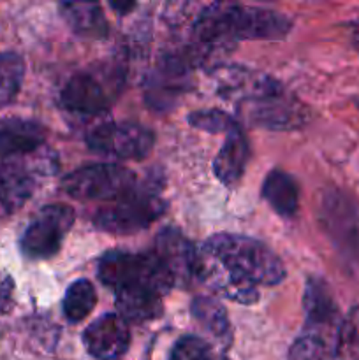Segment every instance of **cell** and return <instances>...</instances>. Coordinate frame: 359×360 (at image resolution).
<instances>
[{"label": "cell", "instance_id": "6da1fadb", "mask_svg": "<svg viewBox=\"0 0 359 360\" xmlns=\"http://www.w3.org/2000/svg\"><path fill=\"white\" fill-rule=\"evenodd\" d=\"M217 86L227 101L238 102L246 122L264 129H296L308 120V112L291 94L264 74L245 69H222Z\"/></svg>", "mask_w": 359, "mask_h": 360}, {"label": "cell", "instance_id": "7a4b0ae2", "mask_svg": "<svg viewBox=\"0 0 359 360\" xmlns=\"http://www.w3.org/2000/svg\"><path fill=\"white\" fill-rule=\"evenodd\" d=\"M241 280L252 285H278L285 276L284 264L263 243L236 234H217L204 243Z\"/></svg>", "mask_w": 359, "mask_h": 360}, {"label": "cell", "instance_id": "3957f363", "mask_svg": "<svg viewBox=\"0 0 359 360\" xmlns=\"http://www.w3.org/2000/svg\"><path fill=\"white\" fill-rule=\"evenodd\" d=\"M99 278L108 287H143L162 297L175 287V280L168 273L155 253L134 255L127 252H109L99 262Z\"/></svg>", "mask_w": 359, "mask_h": 360}, {"label": "cell", "instance_id": "277c9868", "mask_svg": "<svg viewBox=\"0 0 359 360\" xmlns=\"http://www.w3.org/2000/svg\"><path fill=\"white\" fill-rule=\"evenodd\" d=\"M164 202L151 186L137 183L127 195L113 200L109 206L101 207L95 214L94 224L99 229L113 234H132L143 231L164 213Z\"/></svg>", "mask_w": 359, "mask_h": 360}, {"label": "cell", "instance_id": "5b68a950", "mask_svg": "<svg viewBox=\"0 0 359 360\" xmlns=\"http://www.w3.org/2000/svg\"><path fill=\"white\" fill-rule=\"evenodd\" d=\"M70 197L80 200H118L137 186L129 169L115 164H99L70 172L62 183Z\"/></svg>", "mask_w": 359, "mask_h": 360}, {"label": "cell", "instance_id": "8992f818", "mask_svg": "<svg viewBox=\"0 0 359 360\" xmlns=\"http://www.w3.org/2000/svg\"><path fill=\"white\" fill-rule=\"evenodd\" d=\"M232 4H211L197 16L189 46V62L206 65L234 48L231 23Z\"/></svg>", "mask_w": 359, "mask_h": 360}, {"label": "cell", "instance_id": "52a82bcc", "mask_svg": "<svg viewBox=\"0 0 359 360\" xmlns=\"http://www.w3.org/2000/svg\"><path fill=\"white\" fill-rule=\"evenodd\" d=\"M74 224V211L65 204H51L39 211L21 238V250L28 259H49L62 246Z\"/></svg>", "mask_w": 359, "mask_h": 360}, {"label": "cell", "instance_id": "ba28073f", "mask_svg": "<svg viewBox=\"0 0 359 360\" xmlns=\"http://www.w3.org/2000/svg\"><path fill=\"white\" fill-rule=\"evenodd\" d=\"M87 143L97 153L136 160L150 153L155 137L137 123H104L88 132Z\"/></svg>", "mask_w": 359, "mask_h": 360}, {"label": "cell", "instance_id": "9c48e42d", "mask_svg": "<svg viewBox=\"0 0 359 360\" xmlns=\"http://www.w3.org/2000/svg\"><path fill=\"white\" fill-rule=\"evenodd\" d=\"M194 276L199 278L211 292L229 301L239 304H253L259 301V290L256 285L241 280L227 264L222 262L204 245L196 252Z\"/></svg>", "mask_w": 359, "mask_h": 360}, {"label": "cell", "instance_id": "30bf717a", "mask_svg": "<svg viewBox=\"0 0 359 360\" xmlns=\"http://www.w3.org/2000/svg\"><path fill=\"white\" fill-rule=\"evenodd\" d=\"M189 69V56H162L153 70H150L146 84H144L148 104L158 111H168L175 108L190 84Z\"/></svg>", "mask_w": 359, "mask_h": 360}, {"label": "cell", "instance_id": "8fae6325", "mask_svg": "<svg viewBox=\"0 0 359 360\" xmlns=\"http://www.w3.org/2000/svg\"><path fill=\"white\" fill-rule=\"evenodd\" d=\"M113 86L118 84H106L104 77L95 72H77L70 77L63 86L62 104L67 111L77 115H99L111 105L115 98Z\"/></svg>", "mask_w": 359, "mask_h": 360}, {"label": "cell", "instance_id": "7c38bea8", "mask_svg": "<svg viewBox=\"0 0 359 360\" xmlns=\"http://www.w3.org/2000/svg\"><path fill=\"white\" fill-rule=\"evenodd\" d=\"M324 221L344 255L359 260V210L351 199L333 193L324 202Z\"/></svg>", "mask_w": 359, "mask_h": 360}, {"label": "cell", "instance_id": "4fadbf2b", "mask_svg": "<svg viewBox=\"0 0 359 360\" xmlns=\"http://www.w3.org/2000/svg\"><path fill=\"white\" fill-rule=\"evenodd\" d=\"M232 34L236 41L243 39H259V41H273L282 39L291 30V21L280 13L263 9V7H231Z\"/></svg>", "mask_w": 359, "mask_h": 360}, {"label": "cell", "instance_id": "5bb4252c", "mask_svg": "<svg viewBox=\"0 0 359 360\" xmlns=\"http://www.w3.org/2000/svg\"><path fill=\"white\" fill-rule=\"evenodd\" d=\"M83 343L99 360H116L130 345V330L120 315H104L84 330Z\"/></svg>", "mask_w": 359, "mask_h": 360}, {"label": "cell", "instance_id": "9a60e30c", "mask_svg": "<svg viewBox=\"0 0 359 360\" xmlns=\"http://www.w3.org/2000/svg\"><path fill=\"white\" fill-rule=\"evenodd\" d=\"M155 255L168 269L176 283H185L194 276L196 250L178 231H164L158 234Z\"/></svg>", "mask_w": 359, "mask_h": 360}, {"label": "cell", "instance_id": "2e32d148", "mask_svg": "<svg viewBox=\"0 0 359 360\" xmlns=\"http://www.w3.org/2000/svg\"><path fill=\"white\" fill-rule=\"evenodd\" d=\"M305 327L340 330L341 319L329 287L322 280L310 278L305 288Z\"/></svg>", "mask_w": 359, "mask_h": 360}, {"label": "cell", "instance_id": "e0dca14e", "mask_svg": "<svg viewBox=\"0 0 359 360\" xmlns=\"http://www.w3.org/2000/svg\"><path fill=\"white\" fill-rule=\"evenodd\" d=\"M46 139L42 125L32 120L9 118L0 122V157H16L37 150Z\"/></svg>", "mask_w": 359, "mask_h": 360}, {"label": "cell", "instance_id": "ac0fdd59", "mask_svg": "<svg viewBox=\"0 0 359 360\" xmlns=\"http://www.w3.org/2000/svg\"><path fill=\"white\" fill-rule=\"evenodd\" d=\"M246 160H248V143L243 136L241 129H236L227 134L222 150L218 151L213 162L215 176L224 185L232 186L239 181L243 171H245Z\"/></svg>", "mask_w": 359, "mask_h": 360}, {"label": "cell", "instance_id": "d6986e66", "mask_svg": "<svg viewBox=\"0 0 359 360\" xmlns=\"http://www.w3.org/2000/svg\"><path fill=\"white\" fill-rule=\"evenodd\" d=\"M116 309L125 322H148L162 315V301L148 288L125 287L116 290Z\"/></svg>", "mask_w": 359, "mask_h": 360}, {"label": "cell", "instance_id": "ffe728a7", "mask_svg": "<svg viewBox=\"0 0 359 360\" xmlns=\"http://www.w3.org/2000/svg\"><path fill=\"white\" fill-rule=\"evenodd\" d=\"M338 336L340 333L333 330L305 327L289 350L287 360H334L338 357Z\"/></svg>", "mask_w": 359, "mask_h": 360}, {"label": "cell", "instance_id": "44dd1931", "mask_svg": "<svg viewBox=\"0 0 359 360\" xmlns=\"http://www.w3.org/2000/svg\"><path fill=\"white\" fill-rule=\"evenodd\" d=\"M34 183L25 169L14 164H0V206L16 211L32 195Z\"/></svg>", "mask_w": 359, "mask_h": 360}, {"label": "cell", "instance_id": "7402d4cb", "mask_svg": "<svg viewBox=\"0 0 359 360\" xmlns=\"http://www.w3.org/2000/svg\"><path fill=\"white\" fill-rule=\"evenodd\" d=\"M263 197L280 217H292L298 210V186L291 176L278 169L264 179Z\"/></svg>", "mask_w": 359, "mask_h": 360}, {"label": "cell", "instance_id": "603a6c76", "mask_svg": "<svg viewBox=\"0 0 359 360\" xmlns=\"http://www.w3.org/2000/svg\"><path fill=\"white\" fill-rule=\"evenodd\" d=\"M63 18L74 32L84 37H102L108 34V21L97 4H62Z\"/></svg>", "mask_w": 359, "mask_h": 360}, {"label": "cell", "instance_id": "cb8c5ba5", "mask_svg": "<svg viewBox=\"0 0 359 360\" xmlns=\"http://www.w3.org/2000/svg\"><path fill=\"white\" fill-rule=\"evenodd\" d=\"M192 315L201 323L204 330L211 334L215 340L225 345L231 341V326L225 309L211 297H197L192 302Z\"/></svg>", "mask_w": 359, "mask_h": 360}, {"label": "cell", "instance_id": "d4e9b609", "mask_svg": "<svg viewBox=\"0 0 359 360\" xmlns=\"http://www.w3.org/2000/svg\"><path fill=\"white\" fill-rule=\"evenodd\" d=\"M95 301V288L88 280H77L67 288L65 299H63V313L67 320L73 323L81 322L87 319L94 309Z\"/></svg>", "mask_w": 359, "mask_h": 360}, {"label": "cell", "instance_id": "484cf974", "mask_svg": "<svg viewBox=\"0 0 359 360\" xmlns=\"http://www.w3.org/2000/svg\"><path fill=\"white\" fill-rule=\"evenodd\" d=\"M25 63L16 53H0V108L9 104L20 91Z\"/></svg>", "mask_w": 359, "mask_h": 360}, {"label": "cell", "instance_id": "4316f807", "mask_svg": "<svg viewBox=\"0 0 359 360\" xmlns=\"http://www.w3.org/2000/svg\"><path fill=\"white\" fill-rule=\"evenodd\" d=\"M338 357L340 360H359V306L348 313L341 322L338 336Z\"/></svg>", "mask_w": 359, "mask_h": 360}, {"label": "cell", "instance_id": "83f0119b", "mask_svg": "<svg viewBox=\"0 0 359 360\" xmlns=\"http://www.w3.org/2000/svg\"><path fill=\"white\" fill-rule=\"evenodd\" d=\"M189 123L196 129L201 130H206V132L211 134H218V132H224L227 136L229 132L238 129V123L234 122V118L225 112L217 111H199V112H194V115L189 116Z\"/></svg>", "mask_w": 359, "mask_h": 360}, {"label": "cell", "instance_id": "f1b7e54d", "mask_svg": "<svg viewBox=\"0 0 359 360\" xmlns=\"http://www.w3.org/2000/svg\"><path fill=\"white\" fill-rule=\"evenodd\" d=\"M169 360H211V354L210 348L203 340L187 336L176 343Z\"/></svg>", "mask_w": 359, "mask_h": 360}, {"label": "cell", "instance_id": "f546056e", "mask_svg": "<svg viewBox=\"0 0 359 360\" xmlns=\"http://www.w3.org/2000/svg\"><path fill=\"white\" fill-rule=\"evenodd\" d=\"M13 294H14V281L7 274L0 273V315L7 313L13 306Z\"/></svg>", "mask_w": 359, "mask_h": 360}, {"label": "cell", "instance_id": "4dcf8cb0", "mask_svg": "<svg viewBox=\"0 0 359 360\" xmlns=\"http://www.w3.org/2000/svg\"><path fill=\"white\" fill-rule=\"evenodd\" d=\"M351 41L359 53V21H355V23L351 27Z\"/></svg>", "mask_w": 359, "mask_h": 360}]
</instances>
